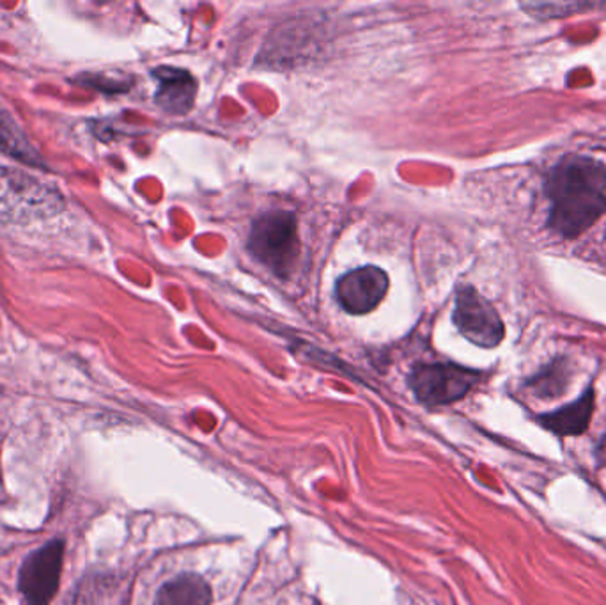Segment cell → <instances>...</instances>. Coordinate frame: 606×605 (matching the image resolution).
Returning <instances> with one entry per match:
<instances>
[{
	"mask_svg": "<svg viewBox=\"0 0 606 605\" xmlns=\"http://www.w3.org/2000/svg\"><path fill=\"white\" fill-rule=\"evenodd\" d=\"M552 201L548 226L564 238H576L606 211V167L588 157L562 158L546 181Z\"/></svg>",
	"mask_w": 606,
	"mask_h": 605,
	"instance_id": "obj_1",
	"label": "cell"
},
{
	"mask_svg": "<svg viewBox=\"0 0 606 605\" xmlns=\"http://www.w3.org/2000/svg\"><path fill=\"white\" fill-rule=\"evenodd\" d=\"M64 207L63 192L55 185L28 170L0 167V222L28 225L55 217Z\"/></svg>",
	"mask_w": 606,
	"mask_h": 605,
	"instance_id": "obj_2",
	"label": "cell"
},
{
	"mask_svg": "<svg viewBox=\"0 0 606 605\" xmlns=\"http://www.w3.org/2000/svg\"><path fill=\"white\" fill-rule=\"evenodd\" d=\"M249 251L279 278H288L300 254L299 225L290 211H267L249 234Z\"/></svg>",
	"mask_w": 606,
	"mask_h": 605,
	"instance_id": "obj_3",
	"label": "cell"
},
{
	"mask_svg": "<svg viewBox=\"0 0 606 605\" xmlns=\"http://www.w3.org/2000/svg\"><path fill=\"white\" fill-rule=\"evenodd\" d=\"M481 375L456 364H419L408 377L415 398L428 407L454 404L478 386Z\"/></svg>",
	"mask_w": 606,
	"mask_h": 605,
	"instance_id": "obj_4",
	"label": "cell"
},
{
	"mask_svg": "<svg viewBox=\"0 0 606 605\" xmlns=\"http://www.w3.org/2000/svg\"><path fill=\"white\" fill-rule=\"evenodd\" d=\"M64 547V540H50L23 560L19 590L29 605H50L54 601L63 574Z\"/></svg>",
	"mask_w": 606,
	"mask_h": 605,
	"instance_id": "obj_5",
	"label": "cell"
},
{
	"mask_svg": "<svg viewBox=\"0 0 606 605\" xmlns=\"http://www.w3.org/2000/svg\"><path fill=\"white\" fill-rule=\"evenodd\" d=\"M452 320L458 331L481 348H495L504 340V322L476 288H460Z\"/></svg>",
	"mask_w": 606,
	"mask_h": 605,
	"instance_id": "obj_6",
	"label": "cell"
},
{
	"mask_svg": "<svg viewBox=\"0 0 606 605\" xmlns=\"http://www.w3.org/2000/svg\"><path fill=\"white\" fill-rule=\"evenodd\" d=\"M388 292V275L378 267L352 270L337 281L335 299L346 313L367 314Z\"/></svg>",
	"mask_w": 606,
	"mask_h": 605,
	"instance_id": "obj_7",
	"label": "cell"
},
{
	"mask_svg": "<svg viewBox=\"0 0 606 605\" xmlns=\"http://www.w3.org/2000/svg\"><path fill=\"white\" fill-rule=\"evenodd\" d=\"M158 90L155 104L167 114L185 116L190 113L196 102L197 81L192 73L179 67L161 66L153 70Z\"/></svg>",
	"mask_w": 606,
	"mask_h": 605,
	"instance_id": "obj_8",
	"label": "cell"
},
{
	"mask_svg": "<svg viewBox=\"0 0 606 605\" xmlns=\"http://www.w3.org/2000/svg\"><path fill=\"white\" fill-rule=\"evenodd\" d=\"M594 413V389L588 387L573 404L558 408L555 413L540 416V425L562 437L582 436L591 425Z\"/></svg>",
	"mask_w": 606,
	"mask_h": 605,
	"instance_id": "obj_9",
	"label": "cell"
},
{
	"mask_svg": "<svg viewBox=\"0 0 606 605\" xmlns=\"http://www.w3.org/2000/svg\"><path fill=\"white\" fill-rule=\"evenodd\" d=\"M213 593L201 575L181 574L158 590L155 605H211Z\"/></svg>",
	"mask_w": 606,
	"mask_h": 605,
	"instance_id": "obj_10",
	"label": "cell"
},
{
	"mask_svg": "<svg viewBox=\"0 0 606 605\" xmlns=\"http://www.w3.org/2000/svg\"><path fill=\"white\" fill-rule=\"evenodd\" d=\"M0 152L10 153L29 166H41L40 155L32 148L13 117L0 108Z\"/></svg>",
	"mask_w": 606,
	"mask_h": 605,
	"instance_id": "obj_11",
	"label": "cell"
},
{
	"mask_svg": "<svg viewBox=\"0 0 606 605\" xmlns=\"http://www.w3.org/2000/svg\"><path fill=\"white\" fill-rule=\"evenodd\" d=\"M599 6L596 4H525L523 10L529 11L532 17L537 19H561V17H570V14L578 13V11L596 10Z\"/></svg>",
	"mask_w": 606,
	"mask_h": 605,
	"instance_id": "obj_12",
	"label": "cell"
},
{
	"mask_svg": "<svg viewBox=\"0 0 606 605\" xmlns=\"http://www.w3.org/2000/svg\"><path fill=\"white\" fill-rule=\"evenodd\" d=\"M564 384H566V380H564V373L557 368L543 373L541 377H537L532 382V386L535 387V393L541 396L561 395L562 389H564Z\"/></svg>",
	"mask_w": 606,
	"mask_h": 605,
	"instance_id": "obj_13",
	"label": "cell"
}]
</instances>
